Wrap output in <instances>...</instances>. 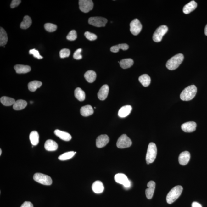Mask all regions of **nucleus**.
I'll list each match as a JSON object with an SVG mask.
<instances>
[{
	"label": "nucleus",
	"mask_w": 207,
	"mask_h": 207,
	"mask_svg": "<svg viewBox=\"0 0 207 207\" xmlns=\"http://www.w3.org/2000/svg\"><path fill=\"white\" fill-rule=\"evenodd\" d=\"M197 92V87L195 85L188 86L182 91L180 94V99L183 101H189L193 99Z\"/></svg>",
	"instance_id": "obj_1"
},
{
	"label": "nucleus",
	"mask_w": 207,
	"mask_h": 207,
	"mask_svg": "<svg viewBox=\"0 0 207 207\" xmlns=\"http://www.w3.org/2000/svg\"><path fill=\"white\" fill-rule=\"evenodd\" d=\"M184 59V56L182 53L177 54L167 61L166 67L171 70H176L181 64Z\"/></svg>",
	"instance_id": "obj_2"
},
{
	"label": "nucleus",
	"mask_w": 207,
	"mask_h": 207,
	"mask_svg": "<svg viewBox=\"0 0 207 207\" xmlns=\"http://www.w3.org/2000/svg\"><path fill=\"white\" fill-rule=\"evenodd\" d=\"M183 188L182 186H175L168 193L166 196V201L168 204H171L176 200L181 195Z\"/></svg>",
	"instance_id": "obj_3"
},
{
	"label": "nucleus",
	"mask_w": 207,
	"mask_h": 207,
	"mask_svg": "<svg viewBox=\"0 0 207 207\" xmlns=\"http://www.w3.org/2000/svg\"><path fill=\"white\" fill-rule=\"evenodd\" d=\"M157 147L155 144L151 143L149 144L146 156L147 164H152L155 161L157 155Z\"/></svg>",
	"instance_id": "obj_4"
},
{
	"label": "nucleus",
	"mask_w": 207,
	"mask_h": 207,
	"mask_svg": "<svg viewBox=\"0 0 207 207\" xmlns=\"http://www.w3.org/2000/svg\"><path fill=\"white\" fill-rule=\"evenodd\" d=\"M34 179L38 183L45 185H50L52 180L50 176L41 173H36L34 176Z\"/></svg>",
	"instance_id": "obj_5"
},
{
	"label": "nucleus",
	"mask_w": 207,
	"mask_h": 207,
	"mask_svg": "<svg viewBox=\"0 0 207 207\" xmlns=\"http://www.w3.org/2000/svg\"><path fill=\"white\" fill-rule=\"evenodd\" d=\"M168 28L167 26L162 25L158 28L153 36V40L156 42H159L162 40L163 37L167 33Z\"/></svg>",
	"instance_id": "obj_6"
},
{
	"label": "nucleus",
	"mask_w": 207,
	"mask_h": 207,
	"mask_svg": "<svg viewBox=\"0 0 207 207\" xmlns=\"http://www.w3.org/2000/svg\"><path fill=\"white\" fill-rule=\"evenodd\" d=\"M132 142L126 134L120 136L117 142V146L119 148H125L131 146Z\"/></svg>",
	"instance_id": "obj_7"
},
{
	"label": "nucleus",
	"mask_w": 207,
	"mask_h": 207,
	"mask_svg": "<svg viewBox=\"0 0 207 207\" xmlns=\"http://www.w3.org/2000/svg\"><path fill=\"white\" fill-rule=\"evenodd\" d=\"M115 180L116 183L121 184L126 188H129L131 187V182L124 174H117L115 175Z\"/></svg>",
	"instance_id": "obj_8"
},
{
	"label": "nucleus",
	"mask_w": 207,
	"mask_h": 207,
	"mask_svg": "<svg viewBox=\"0 0 207 207\" xmlns=\"http://www.w3.org/2000/svg\"><path fill=\"white\" fill-rule=\"evenodd\" d=\"M107 22V19L102 17H91L88 20L89 24L98 27H105Z\"/></svg>",
	"instance_id": "obj_9"
},
{
	"label": "nucleus",
	"mask_w": 207,
	"mask_h": 207,
	"mask_svg": "<svg viewBox=\"0 0 207 207\" xmlns=\"http://www.w3.org/2000/svg\"><path fill=\"white\" fill-rule=\"evenodd\" d=\"M80 9L84 13H87L93 9L94 3L91 0H80L79 1Z\"/></svg>",
	"instance_id": "obj_10"
},
{
	"label": "nucleus",
	"mask_w": 207,
	"mask_h": 207,
	"mask_svg": "<svg viewBox=\"0 0 207 207\" xmlns=\"http://www.w3.org/2000/svg\"><path fill=\"white\" fill-rule=\"evenodd\" d=\"M130 31L134 36H137L141 31L142 25L141 23L138 19H135L131 22Z\"/></svg>",
	"instance_id": "obj_11"
},
{
	"label": "nucleus",
	"mask_w": 207,
	"mask_h": 207,
	"mask_svg": "<svg viewBox=\"0 0 207 207\" xmlns=\"http://www.w3.org/2000/svg\"><path fill=\"white\" fill-rule=\"evenodd\" d=\"M109 142V138L108 135H101L98 136L96 140V145L98 148H101L105 147Z\"/></svg>",
	"instance_id": "obj_12"
},
{
	"label": "nucleus",
	"mask_w": 207,
	"mask_h": 207,
	"mask_svg": "<svg viewBox=\"0 0 207 207\" xmlns=\"http://www.w3.org/2000/svg\"><path fill=\"white\" fill-rule=\"evenodd\" d=\"M197 124L194 122L191 121L185 123L182 125V130L185 132H193L196 130Z\"/></svg>",
	"instance_id": "obj_13"
},
{
	"label": "nucleus",
	"mask_w": 207,
	"mask_h": 207,
	"mask_svg": "<svg viewBox=\"0 0 207 207\" xmlns=\"http://www.w3.org/2000/svg\"><path fill=\"white\" fill-rule=\"evenodd\" d=\"M155 183L153 181H150L147 184L148 188L145 190V194L148 199H151L152 198L155 191Z\"/></svg>",
	"instance_id": "obj_14"
},
{
	"label": "nucleus",
	"mask_w": 207,
	"mask_h": 207,
	"mask_svg": "<svg viewBox=\"0 0 207 207\" xmlns=\"http://www.w3.org/2000/svg\"><path fill=\"white\" fill-rule=\"evenodd\" d=\"M109 92V87L108 85H104L101 87L98 92V98L101 101L106 99L108 97Z\"/></svg>",
	"instance_id": "obj_15"
},
{
	"label": "nucleus",
	"mask_w": 207,
	"mask_h": 207,
	"mask_svg": "<svg viewBox=\"0 0 207 207\" xmlns=\"http://www.w3.org/2000/svg\"><path fill=\"white\" fill-rule=\"evenodd\" d=\"M190 159V154L188 151H184L180 154L178 160L180 164L182 165H185L188 164Z\"/></svg>",
	"instance_id": "obj_16"
},
{
	"label": "nucleus",
	"mask_w": 207,
	"mask_h": 207,
	"mask_svg": "<svg viewBox=\"0 0 207 207\" xmlns=\"http://www.w3.org/2000/svg\"><path fill=\"white\" fill-rule=\"evenodd\" d=\"M131 110L132 108L130 105H126L123 106L119 110V116L121 118H124L129 115Z\"/></svg>",
	"instance_id": "obj_17"
},
{
	"label": "nucleus",
	"mask_w": 207,
	"mask_h": 207,
	"mask_svg": "<svg viewBox=\"0 0 207 207\" xmlns=\"http://www.w3.org/2000/svg\"><path fill=\"white\" fill-rule=\"evenodd\" d=\"M54 133L56 136L64 141H69L71 140L72 138L71 135L69 133L59 130H55L54 131Z\"/></svg>",
	"instance_id": "obj_18"
},
{
	"label": "nucleus",
	"mask_w": 207,
	"mask_h": 207,
	"mask_svg": "<svg viewBox=\"0 0 207 207\" xmlns=\"http://www.w3.org/2000/svg\"><path fill=\"white\" fill-rule=\"evenodd\" d=\"M92 190L96 194L101 193L104 190V186L102 182L100 181H96L92 186Z\"/></svg>",
	"instance_id": "obj_19"
},
{
	"label": "nucleus",
	"mask_w": 207,
	"mask_h": 207,
	"mask_svg": "<svg viewBox=\"0 0 207 207\" xmlns=\"http://www.w3.org/2000/svg\"><path fill=\"white\" fill-rule=\"evenodd\" d=\"M44 147L45 149L48 151H54L57 149L58 145L55 141L49 139L45 142Z\"/></svg>",
	"instance_id": "obj_20"
},
{
	"label": "nucleus",
	"mask_w": 207,
	"mask_h": 207,
	"mask_svg": "<svg viewBox=\"0 0 207 207\" xmlns=\"http://www.w3.org/2000/svg\"><path fill=\"white\" fill-rule=\"evenodd\" d=\"M197 7V3L195 1H192L186 4L183 8V12L185 14H188L193 11Z\"/></svg>",
	"instance_id": "obj_21"
},
{
	"label": "nucleus",
	"mask_w": 207,
	"mask_h": 207,
	"mask_svg": "<svg viewBox=\"0 0 207 207\" xmlns=\"http://www.w3.org/2000/svg\"><path fill=\"white\" fill-rule=\"evenodd\" d=\"M80 113L83 116H89L94 113L93 109L90 105H86L82 106L81 108Z\"/></svg>",
	"instance_id": "obj_22"
},
{
	"label": "nucleus",
	"mask_w": 207,
	"mask_h": 207,
	"mask_svg": "<svg viewBox=\"0 0 207 207\" xmlns=\"http://www.w3.org/2000/svg\"><path fill=\"white\" fill-rule=\"evenodd\" d=\"M16 72L18 74H25L31 71L30 66L22 64L16 65L14 67Z\"/></svg>",
	"instance_id": "obj_23"
},
{
	"label": "nucleus",
	"mask_w": 207,
	"mask_h": 207,
	"mask_svg": "<svg viewBox=\"0 0 207 207\" xmlns=\"http://www.w3.org/2000/svg\"><path fill=\"white\" fill-rule=\"evenodd\" d=\"M84 77L86 80L89 83H92L95 81L96 78V74L95 72L92 70H89L86 72L84 75Z\"/></svg>",
	"instance_id": "obj_24"
},
{
	"label": "nucleus",
	"mask_w": 207,
	"mask_h": 207,
	"mask_svg": "<svg viewBox=\"0 0 207 207\" xmlns=\"http://www.w3.org/2000/svg\"><path fill=\"white\" fill-rule=\"evenodd\" d=\"M27 105V102L25 101L19 99L15 101L14 104L13 105V108L15 110H21L25 108Z\"/></svg>",
	"instance_id": "obj_25"
},
{
	"label": "nucleus",
	"mask_w": 207,
	"mask_h": 207,
	"mask_svg": "<svg viewBox=\"0 0 207 207\" xmlns=\"http://www.w3.org/2000/svg\"><path fill=\"white\" fill-rule=\"evenodd\" d=\"M8 37L6 31L3 28H0V45L4 46L8 42Z\"/></svg>",
	"instance_id": "obj_26"
},
{
	"label": "nucleus",
	"mask_w": 207,
	"mask_h": 207,
	"mask_svg": "<svg viewBox=\"0 0 207 207\" xmlns=\"http://www.w3.org/2000/svg\"><path fill=\"white\" fill-rule=\"evenodd\" d=\"M29 138L31 144L34 146L37 145L39 143V136L37 131H31L30 134Z\"/></svg>",
	"instance_id": "obj_27"
},
{
	"label": "nucleus",
	"mask_w": 207,
	"mask_h": 207,
	"mask_svg": "<svg viewBox=\"0 0 207 207\" xmlns=\"http://www.w3.org/2000/svg\"><path fill=\"white\" fill-rule=\"evenodd\" d=\"M120 67L126 69L131 67L134 64V61L131 59H124L119 62Z\"/></svg>",
	"instance_id": "obj_28"
},
{
	"label": "nucleus",
	"mask_w": 207,
	"mask_h": 207,
	"mask_svg": "<svg viewBox=\"0 0 207 207\" xmlns=\"http://www.w3.org/2000/svg\"><path fill=\"white\" fill-rule=\"evenodd\" d=\"M32 24V20L29 16L26 15L24 17L23 20L21 23L20 27L23 29H27L30 27Z\"/></svg>",
	"instance_id": "obj_29"
},
{
	"label": "nucleus",
	"mask_w": 207,
	"mask_h": 207,
	"mask_svg": "<svg viewBox=\"0 0 207 207\" xmlns=\"http://www.w3.org/2000/svg\"><path fill=\"white\" fill-rule=\"evenodd\" d=\"M139 81L143 87H146L150 85L151 79L149 76L147 74L141 75L138 78Z\"/></svg>",
	"instance_id": "obj_30"
},
{
	"label": "nucleus",
	"mask_w": 207,
	"mask_h": 207,
	"mask_svg": "<svg viewBox=\"0 0 207 207\" xmlns=\"http://www.w3.org/2000/svg\"><path fill=\"white\" fill-rule=\"evenodd\" d=\"M75 96L78 100L82 101L85 99V92L80 87H77L75 91Z\"/></svg>",
	"instance_id": "obj_31"
},
{
	"label": "nucleus",
	"mask_w": 207,
	"mask_h": 207,
	"mask_svg": "<svg viewBox=\"0 0 207 207\" xmlns=\"http://www.w3.org/2000/svg\"><path fill=\"white\" fill-rule=\"evenodd\" d=\"M42 82L38 81H34L30 82L28 84V88L31 92H34L36 89L41 87L42 85Z\"/></svg>",
	"instance_id": "obj_32"
},
{
	"label": "nucleus",
	"mask_w": 207,
	"mask_h": 207,
	"mask_svg": "<svg viewBox=\"0 0 207 207\" xmlns=\"http://www.w3.org/2000/svg\"><path fill=\"white\" fill-rule=\"evenodd\" d=\"M1 102L3 105L5 106H10L14 104L15 102V100L13 98L3 96L0 99Z\"/></svg>",
	"instance_id": "obj_33"
},
{
	"label": "nucleus",
	"mask_w": 207,
	"mask_h": 207,
	"mask_svg": "<svg viewBox=\"0 0 207 207\" xmlns=\"http://www.w3.org/2000/svg\"><path fill=\"white\" fill-rule=\"evenodd\" d=\"M129 48V45L127 44H120L112 47L110 48V50L111 52L113 53H117L119 52L120 49H122V50L125 51L128 50Z\"/></svg>",
	"instance_id": "obj_34"
},
{
	"label": "nucleus",
	"mask_w": 207,
	"mask_h": 207,
	"mask_svg": "<svg viewBox=\"0 0 207 207\" xmlns=\"http://www.w3.org/2000/svg\"><path fill=\"white\" fill-rule=\"evenodd\" d=\"M76 154V152L73 151H70L64 153L62 155L59 156V159L61 161H65L71 159L73 157L75 154Z\"/></svg>",
	"instance_id": "obj_35"
},
{
	"label": "nucleus",
	"mask_w": 207,
	"mask_h": 207,
	"mask_svg": "<svg viewBox=\"0 0 207 207\" xmlns=\"http://www.w3.org/2000/svg\"><path fill=\"white\" fill-rule=\"evenodd\" d=\"M45 30L48 32H52L57 30V27L55 24L51 23H47L45 24Z\"/></svg>",
	"instance_id": "obj_36"
},
{
	"label": "nucleus",
	"mask_w": 207,
	"mask_h": 207,
	"mask_svg": "<svg viewBox=\"0 0 207 207\" xmlns=\"http://www.w3.org/2000/svg\"><path fill=\"white\" fill-rule=\"evenodd\" d=\"M77 38L76 31L75 30H72L70 31L66 36V38L70 41H74Z\"/></svg>",
	"instance_id": "obj_37"
},
{
	"label": "nucleus",
	"mask_w": 207,
	"mask_h": 207,
	"mask_svg": "<svg viewBox=\"0 0 207 207\" xmlns=\"http://www.w3.org/2000/svg\"><path fill=\"white\" fill-rule=\"evenodd\" d=\"M70 54V50L68 49L64 48L62 49L59 52V55L62 59L69 57Z\"/></svg>",
	"instance_id": "obj_38"
},
{
	"label": "nucleus",
	"mask_w": 207,
	"mask_h": 207,
	"mask_svg": "<svg viewBox=\"0 0 207 207\" xmlns=\"http://www.w3.org/2000/svg\"><path fill=\"white\" fill-rule=\"evenodd\" d=\"M85 36L87 39L91 41H94L97 38V36L96 35L89 31H86L85 32Z\"/></svg>",
	"instance_id": "obj_39"
},
{
	"label": "nucleus",
	"mask_w": 207,
	"mask_h": 207,
	"mask_svg": "<svg viewBox=\"0 0 207 207\" xmlns=\"http://www.w3.org/2000/svg\"><path fill=\"white\" fill-rule=\"evenodd\" d=\"M29 53L30 54L33 55L35 58H37L38 59H42L43 58V57L40 55L38 51L35 49L30 50Z\"/></svg>",
	"instance_id": "obj_40"
},
{
	"label": "nucleus",
	"mask_w": 207,
	"mask_h": 207,
	"mask_svg": "<svg viewBox=\"0 0 207 207\" xmlns=\"http://www.w3.org/2000/svg\"><path fill=\"white\" fill-rule=\"evenodd\" d=\"M82 52V49L81 48L78 49L73 54L74 59H77V60H80L82 59V56L81 55Z\"/></svg>",
	"instance_id": "obj_41"
},
{
	"label": "nucleus",
	"mask_w": 207,
	"mask_h": 207,
	"mask_svg": "<svg viewBox=\"0 0 207 207\" xmlns=\"http://www.w3.org/2000/svg\"><path fill=\"white\" fill-rule=\"evenodd\" d=\"M21 2V1H20V0H13L10 4V7L12 8H14L15 7L18 6L20 4Z\"/></svg>",
	"instance_id": "obj_42"
},
{
	"label": "nucleus",
	"mask_w": 207,
	"mask_h": 207,
	"mask_svg": "<svg viewBox=\"0 0 207 207\" xmlns=\"http://www.w3.org/2000/svg\"><path fill=\"white\" fill-rule=\"evenodd\" d=\"M20 207H34V206L31 202L25 201Z\"/></svg>",
	"instance_id": "obj_43"
},
{
	"label": "nucleus",
	"mask_w": 207,
	"mask_h": 207,
	"mask_svg": "<svg viewBox=\"0 0 207 207\" xmlns=\"http://www.w3.org/2000/svg\"><path fill=\"white\" fill-rule=\"evenodd\" d=\"M192 207H202V206L199 203L196 202H194L192 203Z\"/></svg>",
	"instance_id": "obj_44"
},
{
	"label": "nucleus",
	"mask_w": 207,
	"mask_h": 207,
	"mask_svg": "<svg viewBox=\"0 0 207 207\" xmlns=\"http://www.w3.org/2000/svg\"><path fill=\"white\" fill-rule=\"evenodd\" d=\"M204 33L205 35L207 36V24L206 25V27H205V28Z\"/></svg>",
	"instance_id": "obj_45"
},
{
	"label": "nucleus",
	"mask_w": 207,
	"mask_h": 207,
	"mask_svg": "<svg viewBox=\"0 0 207 207\" xmlns=\"http://www.w3.org/2000/svg\"><path fill=\"white\" fill-rule=\"evenodd\" d=\"M1 154H2V150L1 149H0V155H1Z\"/></svg>",
	"instance_id": "obj_46"
},
{
	"label": "nucleus",
	"mask_w": 207,
	"mask_h": 207,
	"mask_svg": "<svg viewBox=\"0 0 207 207\" xmlns=\"http://www.w3.org/2000/svg\"><path fill=\"white\" fill-rule=\"evenodd\" d=\"M33 103V101H31V104H32Z\"/></svg>",
	"instance_id": "obj_47"
}]
</instances>
